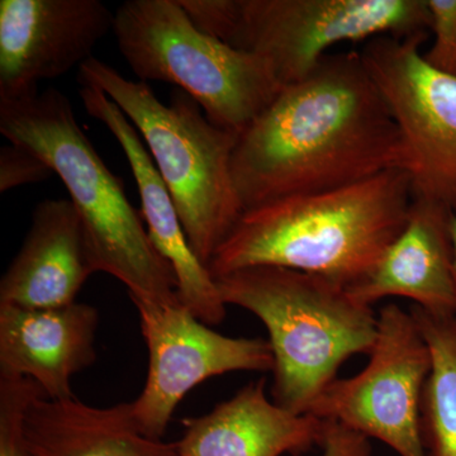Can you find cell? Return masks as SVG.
<instances>
[{"instance_id": "277c9868", "label": "cell", "mask_w": 456, "mask_h": 456, "mask_svg": "<svg viewBox=\"0 0 456 456\" xmlns=\"http://www.w3.org/2000/svg\"><path fill=\"white\" fill-rule=\"evenodd\" d=\"M224 305L251 312L265 325L274 356L273 401L308 413L351 356L369 354L378 314L330 279L255 266L215 278Z\"/></svg>"}, {"instance_id": "d6986e66", "label": "cell", "mask_w": 456, "mask_h": 456, "mask_svg": "<svg viewBox=\"0 0 456 456\" xmlns=\"http://www.w3.org/2000/svg\"><path fill=\"white\" fill-rule=\"evenodd\" d=\"M45 395L29 378L0 374V456H31L23 422L36 398Z\"/></svg>"}, {"instance_id": "5bb4252c", "label": "cell", "mask_w": 456, "mask_h": 456, "mask_svg": "<svg viewBox=\"0 0 456 456\" xmlns=\"http://www.w3.org/2000/svg\"><path fill=\"white\" fill-rule=\"evenodd\" d=\"M98 325L97 308L84 303L0 305V374L29 378L49 399L73 398L71 378L97 359Z\"/></svg>"}, {"instance_id": "44dd1931", "label": "cell", "mask_w": 456, "mask_h": 456, "mask_svg": "<svg viewBox=\"0 0 456 456\" xmlns=\"http://www.w3.org/2000/svg\"><path fill=\"white\" fill-rule=\"evenodd\" d=\"M49 165L26 147L9 142L0 150V191L41 183L53 175Z\"/></svg>"}, {"instance_id": "ac0fdd59", "label": "cell", "mask_w": 456, "mask_h": 456, "mask_svg": "<svg viewBox=\"0 0 456 456\" xmlns=\"http://www.w3.org/2000/svg\"><path fill=\"white\" fill-rule=\"evenodd\" d=\"M430 347L431 371L421 404V436L426 456H456V316L413 305Z\"/></svg>"}, {"instance_id": "2e32d148", "label": "cell", "mask_w": 456, "mask_h": 456, "mask_svg": "<svg viewBox=\"0 0 456 456\" xmlns=\"http://www.w3.org/2000/svg\"><path fill=\"white\" fill-rule=\"evenodd\" d=\"M92 274L82 221L73 203L45 200L33 211L25 241L0 281V305H71Z\"/></svg>"}, {"instance_id": "7c38bea8", "label": "cell", "mask_w": 456, "mask_h": 456, "mask_svg": "<svg viewBox=\"0 0 456 456\" xmlns=\"http://www.w3.org/2000/svg\"><path fill=\"white\" fill-rule=\"evenodd\" d=\"M90 117L103 123L119 143L139 189L141 215L158 253L170 264L178 281V298L203 323L215 326L226 317L216 279L194 253L175 204L156 169L139 132L112 99L94 86H80Z\"/></svg>"}, {"instance_id": "8fae6325", "label": "cell", "mask_w": 456, "mask_h": 456, "mask_svg": "<svg viewBox=\"0 0 456 456\" xmlns=\"http://www.w3.org/2000/svg\"><path fill=\"white\" fill-rule=\"evenodd\" d=\"M113 23L101 0H2L0 101L36 94L44 80L80 68Z\"/></svg>"}, {"instance_id": "4fadbf2b", "label": "cell", "mask_w": 456, "mask_h": 456, "mask_svg": "<svg viewBox=\"0 0 456 456\" xmlns=\"http://www.w3.org/2000/svg\"><path fill=\"white\" fill-rule=\"evenodd\" d=\"M454 215L443 204L413 198L403 230L374 268L347 287L351 296L370 307L402 297L432 314H455Z\"/></svg>"}, {"instance_id": "52a82bcc", "label": "cell", "mask_w": 456, "mask_h": 456, "mask_svg": "<svg viewBox=\"0 0 456 456\" xmlns=\"http://www.w3.org/2000/svg\"><path fill=\"white\" fill-rule=\"evenodd\" d=\"M430 25L426 0H227L215 37L265 59L287 86L336 45L428 35Z\"/></svg>"}, {"instance_id": "5b68a950", "label": "cell", "mask_w": 456, "mask_h": 456, "mask_svg": "<svg viewBox=\"0 0 456 456\" xmlns=\"http://www.w3.org/2000/svg\"><path fill=\"white\" fill-rule=\"evenodd\" d=\"M77 82L102 90L139 132L194 253L208 266L244 213L232 176L239 136L213 125L183 90L165 104L149 84L127 79L97 57L80 66Z\"/></svg>"}, {"instance_id": "8992f818", "label": "cell", "mask_w": 456, "mask_h": 456, "mask_svg": "<svg viewBox=\"0 0 456 456\" xmlns=\"http://www.w3.org/2000/svg\"><path fill=\"white\" fill-rule=\"evenodd\" d=\"M113 35L139 82L173 84L237 136L284 88L265 59L203 32L179 0L122 3Z\"/></svg>"}, {"instance_id": "ba28073f", "label": "cell", "mask_w": 456, "mask_h": 456, "mask_svg": "<svg viewBox=\"0 0 456 456\" xmlns=\"http://www.w3.org/2000/svg\"><path fill=\"white\" fill-rule=\"evenodd\" d=\"M368 355L367 367L335 379L308 413L382 441L399 456H426L421 404L431 353L411 311L384 305Z\"/></svg>"}, {"instance_id": "3957f363", "label": "cell", "mask_w": 456, "mask_h": 456, "mask_svg": "<svg viewBox=\"0 0 456 456\" xmlns=\"http://www.w3.org/2000/svg\"><path fill=\"white\" fill-rule=\"evenodd\" d=\"M0 132L40 156L64 183L94 273H107L131 299L182 305L175 273L156 250L141 212L84 134L70 101L56 89L0 101Z\"/></svg>"}, {"instance_id": "603a6c76", "label": "cell", "mask_w": 456, "mask_h": 456, "mask_svg": "<svg viewBox=\"0 0 456 456\" xmlns=\"http://www.w3.org/2000/svg\"><path fill=\"white\" fill-rule=\"evenodd\" d=\"M452 250H454V281H455V296H456V215H454V218H452ZM455 316H456V311H455Z\"/></svg>"}, {"instance_id": "7402d4cb", "label": "cell", "mask_w": 456, "mask_h": 456, "mask_svg": "<svg viewBox=\"0 0 456 456\" xmlns=\"http://www.w3.org/2000/svg\"><path fill=\"white\" fill-rule=\"evenodd\" d=\"M322 449L323 456H371L367 436L332 421H329Z\"/></svg>"}, {"instance_id": "30bf717a", "label": "cell", "mask_w": 456, "mask_h": 456, "mask_svg": "<svg viewBox=\"0 0 456 456\" xmlns=\"http://www.w3.org/2000/svg\"><path fill=\"white\" fill-rule=\"evenodd\" d=\"M149 350L145 387L132 402L141 432L161 440L174 411L198 384L232 371H273L268 340L228 338L178 305L132 299Z\"/></svg>"}, {"instance_id": "9a60e30c", "label": "cell", "mask_w": 456, "mask_h": 456, "mask_svg": "<svg viewBox=\"0 0 456 456\" xmlns=\"http://www.w3.org/2000/svg\"><path fill=\"white\" fill-rule=\"evenodd\" d=\"M265 387L260 378L207 415L184 419L175 456H301L322 446L329 421L285 410Z\"/></svg>"}, {"instance_id": "e0dca14e", "label": "cell", "mask_w": 456, "mask_h": 456, "mask_svg": "<svg viewBox=\"0 0 456 456\" xmlns=\"http://www.w3.org/2000/svg\"><path fill=\"white\" fill-rule=\"evenodd\" d=\"M23 431L31 456H175V444L141 432L132 402L93 407L41 395L27 410Z\"/></svg>"}, {"instance_id": "7a4b0ae2", "label": "cell", "mask_w": 456, "mask_h": 456, "mask_svg": "<svg viewBox=\"0 0 456 456\" xmlns=\"http://www.w3.org/2000/svg\"><path fill=\"white\" fill-rule=\"evenodd\" d=\"M412 200L407 174L389 169L347 187L260 204L242 213L209 272L217 278L278 266L350 287L397 239Z\"/></svg>"}, {"instance_id": "ffe728a7", "label": "cell", "mask_w": 456, "mask_h": 456, "mask_svg": "<svg viewBox=\"0 0 456 456\" xmlns=\"http://www.w3.org/2000/svg\"><path fill=\"white\" fill-rule=\"evenodd\" d=\"M430 12V49L422 53L425 61L441 73L456 77V0H426Z\"/></svg>"}, {"instance_id": "9c48e42d", "label": "cell", "mask_w": 456, "mask_h": 456, "mask_svg": "<svg viewBox=\"0 0 456 456\" xmlns=\"http://www.w3.org/2000/svg\"><path fill=\"white\" fill-rule=\"evenodd\" d=\"M428 37L383 36L360 53L397 125L399 169L407 174L412 197L456 215V77L425 61Z\"/></svg>"}, {"instance_id": "6da1fadb", "label": "cell", "mask_w": 456, "mask_h": 456, "mask_svg": "<svg viewBox=\"0 0 456 456\" xmlns=\"http://www.w3.org/2000/svg\"><path fill=\"white\" fill-rule=\"evenodd\" d=\"M401 137L360 51L329 53L239 137L232 176L244 211L347 187L401 167Z\"/></svg>"}]
</instances>
